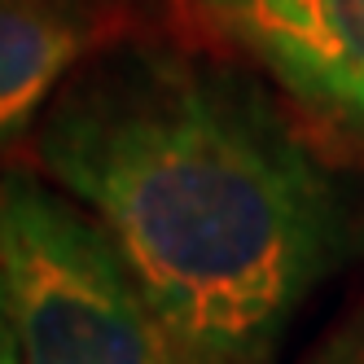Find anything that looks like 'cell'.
I'll return each mask as SVG.
<instances>
[{
	"mask_svg": "<svg viewBox=\"0 0 364 364\" xmlns=\"http://www.w3.org/2000/svg\"><path fill=\"white\" fill-rule=\"evenodd\" d=\"M0 255L22 364H185L110 232L53 180L0 176Z\"/></svg>",
	"mask_w": 364,
	"mask_h": 364,
	"instance_id": "cell-2",
	"label": "cell"
},
{
	"mask_svg": "<svg viewBox=\"0 0 364 364\" xmlns=\"http://www.w3.org/2000/svg\"><path fill=\"white\" fill-rule=\"evenodd\" d=\"M303 364H364V307L351 311Z\"/></svg>",
	"mask_w": 364,
	"mask_h": 364,
	"instance_id": "cell-5",
	"label": "cell"
},
{
	"mask_svg": "<svg viewBox=\"0 0 364 364\" xmlns=\"http://www.w3.org/2000/svg\"><path fill=\"white\" fill-rule=\"evenodd\" d=\"M80 0H0V145L27 136L92 53Z\"/></svg>",
	"mask_w": 364,
	"mask_h": 364,
	"instance_id": "cell-4",
	"label": "cell"
},
{
	"mask_svg": "<svg viewBox=\"0 0 364 364\" xmlns=\"http://www.w3.org/2000/svg\"><path fill=\"white\" fill-rule=\"evenodd\" d=\"M198 31L255 66L259 80L364 145V0H176Z\"/></svg>",
	"mask_w": 364,
	"mask_h": 364,
	"instance_id": "cell-3",
	"label": "cell"
},
{
	"mask_svg": "<svg viewBox=\"0 0 364 364\" xmlns=\"http://www.w3.org/2000/svg\"><path fill=\"white\" fill-rule=\"evenodd\" d=\"M44 180L110 232L185 364H277L364 246V198L237 58L123 40L36 127Z\"/></svg>",
	"mask_w": 364,
	"mask_h": 364,
	"instance_id": "cell-1",
	"label": "cell"
},
{
	"mask_svg": "<svg viewBox=\"0 0 364 364\" xmlns=\"http://www.w3.org/2000/svg\"><path fill=\"white\" fill-rule=\"evenodd\" d=\"M0 364H22V355H18V333H14V307H9L5 255H0Z\"/></svg>",
	"mask_w": 364,
	"mask_h": 364,
	"instance_id": "cell-6",
	"label": "cell"
}]
</instances>
